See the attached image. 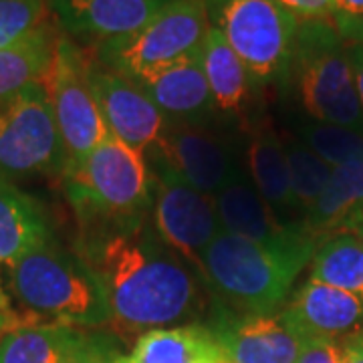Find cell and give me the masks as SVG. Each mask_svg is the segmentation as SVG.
Here are the masks:
<instances>
[{"instance_id": "cell-1", "label": "cell", "mask_w": 363, "mask_h": 363, "mask_svg": "<svg viewBox=\"0 0 363 363\" xmlns=\"http://www.w3.org/2000/svg\"><path fill=\"white\" fill-rule=\"evenodd\" d=\"M75 250L99 277L111 331L123 343L154 329L198 323L210 311L200 272L162 242L150 214L83 224Z\"/></svg>"}, {"instance_id": "cell-2", "label": "cell", "mask_w": 363, "mask_h": 363, "mask_svg": "<svg viewBox=\"0 0 363 363\" xmlns=\"http://www.w3.org/2000/svg\"><path fill=\"white\" fill-rule=\"evenodd\" d=\"M319 245L307 228L281 245H260L220 230L202 255L200 277L212 301L226 309L272 315L283 311L293 283Z\"/></svg>"}, {"instance_id": "cell-3", "label": "cell", "mask_w": 363, "mask_h": 363, "mask_svg": "<svg viewBox=\"0 0 363 363\" xmlns=\"http://www.w3.org/2000/svg\"><path fill=\"white\" fill-rule=\"evenodd\" d=\"M9 283L16 301L43 323L77 329L109 325V303L99 277L77 250L52 236L9 267Z\"/></svg>"}, {"instance_id": "cell-4", "label": "cell", "mask_w": 363, "mask_h": 363, "mask_svg": "<svg viewBox=\"0 0 363 363\" xmlns=\"http://www.w3.org/2000/svg\"><path fill=\"white\" fill-rule=\"evenodd\" d=\"M281 89H291L307 119L363 131V109L350 45L331 18L301 23L293 61Z\"/></svg>"}, {"instance_id": "cell-5", "label": "cell", "mask_w": 363, "mask_h": 363, "mask_svg": "<svg viewBox=\"0 0 363 363\" xmlns=\"http://www.w3.org/2000/svg\"><path fill=\"white\" fill-rule=\"evenodd\" d=\"M63 180L81 226L130 220L152 210L154 180L147 157L111 133L69 166Z\"/></svg>"}, {"instance_id": "cell-6", "label": "cell", "mask_w": 363, "mask_h": 363, "mask_svg": "<svg viewBox=\"0 0 363 363\" xmlns=\"http://www.w3.org/2000/svg\"><path fill=\"white\" fill-rule=\"evenodd\" d=\"M214 26L250 73L257 91L283 87L301 21L277 0H206Z\"/></svg>"}, {"instance_id": "cell-7", "label": "cell", "mask_w": 363, "mask_h": 363, "mask_svg": "<svg viewBox=\"0 0 363 363\" xmlns=\"http://www.w3.org/2000/svg\"><path fill=\"white\" fill-rule=\"evenodd\" d=\"M210 28L206 0H169L133 33L95 45V61L138 79L200 49Z\"/></svg>"}, {"instance_id": "cell-8", "label": "cell", "mask_w": 363, "mask_h": 363, "mask_svg": "<svg viewBox=\"0 0 363 363\" xmlns=\"http://www.w3.org/2000/svg\"><path fill=\"white\" fill-rule=\"evenodd\" d=\"M93 57L75 40L59 33L51 67L43 85L65 143L67 168L75 166L109 135L91 87ZM65 168V169H67Z\"/></svg>"}, {"instance_id": "cell-9", "label": "cell", "mask_w": 363, "mask_h": 363, "mask_svg": "<svg viewBox=\"0 0 363 363\" xmlns=\"http://www.w3.org/2000/svg\"><path fill=\"white\" fill-rule=\"evenodd\" d=\"M67 152L40 83L0 101V176L65 174Z\"/></svg>"}, {"instance_id": "cell-10", "label": "cell", "mask_w": 363, "mask_h": 363, "mask_svg": "<svg viewBox=\"0 0 363 363\" xmlns=\"http://www.w3.org/2000/svg\"><path fill=\"white\" fill-rule=\"evenodd\" d=\"M147 164L154 180L152 226L166 247L200 272L204 250L222 230L214 198L196 190L154 157H147Z\"/></svg>"}, {"instance_id": "cell-11", "label": "cell", "mask_w": 363, "mask_h": 363, "mask_svg": "<svg viewBox=\"0 0 363 363\" xmlns=\"http://www.w3.org/2000/svg\"><path fill=\"white\" fill-rule=\"evenodd\" d=\"M145 156L162 162L208 196L218 194L247 169L245 154L233 133L212 123L168 121L160 142Z\"/></svg>"}, {"instance_id": "cell-12", "label": "cell", "mask_w": 363, "mask_h": 363, "mask_svg": "<svg viewBox=\"0 0 363 363\" xmlns=\"http://www.w3.org/2000/svg\"><path fill=\"white\" fill-rule=\"evenodd\" d=\"M111 333L52 323H25L0 337V363H113Z\"/></svg>"}, {"instance_id": "cell-13", "label": "cell", "mask_w": 363, "mask_h": 363, "mask_svg": "<svg viewBox=\"0 0 363 363\" xmlns=\"http://www.w3.org/2000/svg\"><path fill=\"white\" fill-rule=\"evenodd\" d=\"M204 325L233 363H297L303 345L281 311L242 315L212 301Z\"/></svg>"}, {"instance_id": "cell-14", "label": "cell", "mask_w": 363, "mask_h": 363, "mask_svg": "<svg viewBox=\"0 0 363 363\" xmlns=\"http://www.w3.org/2000/svg\"><path fill=\"white\" fill-rule=\"evenodd\" d=\"M91 87L111 135L147 154L168 125L164 116L143 89L131 79L99 65L93 57Z\"/></svg>"}, {"instance_id": "cell-15", "label": "cell", "mask_w": 363, "mask_h": 363, "mask_svg": "<svg viewBox=\"0 0 363 363\" xmlns=\"http://www.w3.org/2000/svg\"><path fill=\"white\" fill-rule=\"evenodd\" d=\"M198 51L142 77L131 79L160 107L168 121L212 123L218 117Z\"/></svg>"}, {"instance_id": "cell-16", "label": "cell", "mask_w": 363, "mask_h": 363, "mask_svg": "<svg viewBox=\"0 0 363 363\" xmlns=\"http://www.w3.org/2000/svg\"><path fill=\"white\" fill-rule=\"evenodd\" d=\"M281 315L301 339L341 341L363 329V301L343 289L309 279L283 307Z\"/></svg>"}, {"instance_id": "cell-17", "label": "cell", "mask_w": 363, "mask_h": 363, "mask_svg": "<svg viewBox=\"0 0 363 363\" xmlns=\"http://www.w3.org/2000/svg\"><path fill=\"white\" fill-rule=\"evenodd\" d=\"M169 0H47L67 37L99 45L140 28Z\"/></svg>"}, {"instance_id": "cell-18", "label": "cell", "mask_w": 363, "mask_h": 363, "mask_svg": "<svg viewBox=\"0 0 363 363\" xmlns=\"http://www.w3.org/2000/svg\"><path fill=\"white\" fill-rule=\"evenodd\" d=\"M247 135L245 164L248 178L281 224L301 226L303 216L298 212L291 188V172L283 147V138L264 117L252 123Z\"/></svg>"}, {"instance_id": "cell-19", "label": "cell", "mask_w": 363, "mask_h": 363, "mask_svg": "<svg viewBox=\"0 0 363 363\" xmlns=\"http://www.w3.org/2000/svg\"><path fill=\"white\" fill-rule=\"evenodd\" d=\"M198 52L216 105V116L222 117L226 123H236L240 131L248 133L257 121L248 116L257 95V87L248 69L214 26L208 28Z\"/></svg>"}, {"instance_id": "cell-20", "label": "cell", "mask_w": 363, "mask_h": 363, "mask_svg": "<svg viewBox=\"0 0 363 363\" xmlns=\"http://www.w3.org/2000/svg\"><path fill=\"white\" fill-rule=\"evenodd\" d=\"M212 198L220 228L234 236L260 245H281L305 230V224L285 226L279 222L250 182L247 169Z\"/></svg>"}, {"instance_id": "cell-21", "label": "cell", "mask_w": 363, "mask_h": 363, "mask_svg": "<svg viewBox=\"0 0 363 363\" xmlns=\"http://www.w3.org/2000/svg\"><path fill=\"white\" fill-rule=\"evenodd\" d=\"M303 224L321 242L335 234H355L363 238V160L333 168L325 190Z\"/></svg>"}, {"instance_id": "cell-22", "label": "cell", "mask_w": 363, "mask_h": 363, "mask_svg": "<svg viewBox=\"0 0 363 363\" xmlns=\"http://www.w3.org/2000/svg\"><path fill=\"white\" fill-rule=\"evenodd\" d=\"M113 363H233L204 323L154 329L133 341Z\"/></svg>"}, {"instance_id": "cell-23", "label": "cell", "mask_w": 363, "mask_h": 363, "mask_svg": "<svg viewBox=\"0 0 363 363\" xmlns=\"http://www.w3.org/2000/svg\"><path fill=\"white\" fill-rule=\"evenodd\" d=\"M51 236L47 214L39 202L0 176V262L13 267Z\"/></svg>"}, {"instance_id": "cell-24", "label": "cell", "mask_w": 363, "mask_h": 363, "mask_svg": "<svg viewBox=\"0 0 363 363\" xmlns=\"http://www.w3.org/2000/svg\"><path fill=\"white\" fill-rule=\"evenodd\" d=\"M59 33L47 21L25 39L0 49V101H6L33 83H40L51 67Z\"/></svg>"}, {"instance_id": "cell-25", "label": "cell", "mask_w": 363, "mask_h": 363, "mask_svg": "<svg viewBox=\"0 0 363 363\" xmlns=\"http://www.w3.org/2000/svg\"><path fill=\"white\" fill-rule=\"evenodd\" d=\"M311 279L343 289L363 301V238L335 234L325 238L311 260Z\"/></svg>"}, {"instance_id": "cell-26", "label": "cell", "mask_w": 363, "mask_h": 363, "mask_svg": "<svg viewBox=\"0 0 363 363\" xmlns=\"http://www.w3.org/2000/svg\"><path fill=\"white\" fill-rule=\"evenodd\" d=\"M283 147H285L289 172H291L293 196H295L298 212L305 222L307 214L317 204L319 196L331 178L333 166H329L325 160H321L313 150H309L305 143L297 140L295 135H291L289 131H286V135H283Z\"/></svg>"}, {"instance_id": "cell-27", "label": "cell", "mask_w": 363, "mask_h": 363, "mask_svg": "<svg viewBox=\"0 0 363 363\" xmlns=\"http://www.w3.org/2000/svg\"><path fill=\"white\" fill-rule=\"evenodd\" d=\"M289 133L301 140L333 168L363 160V131L301 119Z\"/></svg>"}, {"instance_id": "cell-28", "label": "cell", "mask_w": 363, "mask_h": 363, "mask_svg": "<svg viewBox=\"0 0 363 363\" xmlns=\"http://www.w3.org/2000/svg\"><path fill=\"white\" fill-rule=\"evenodd\" d=\"M47 0H0V49H6L47 23Z\"/></svg>"}, {"instance_id": "cell-29", "label": "cell", "mask_w": 363, "mask_h": 363, "mask_svg": "<svg viewBox=\"0 0 363 363\" xmlns=\"http://www.w3.org/2000/svg\"><path fill=\"white\" fill-rule=\"evenodd\" d=\"M331 23L347 45H363V0H333Z\"/></svg>"}, {"instance_id": "cell-30", "label": "cell", "mask_w": 363, "mask_h": 363, "mask_svg": "<svg viewBox=\"0 0 363 363\" xmlns=\"http://www.w3.org/2000/svg\"><path fill=\"white\" fill-rule=\"evenodd\" d=\"M297 363H341V345L333 339L305 337Z\"/></svg>"}, {"instance_id": "cell-31", "label": "cell", "mask_w": 363, "mask_h": 363, "mask_svg": "<svg viewBox=\"0 0 363 363\" xmlns=\"http://www.w3.org/2000/svg\"><path fill=\"white\" fill-rule=\"evenodd\" d=\"M277 2L293 16H297L301 23L331 18L333 13V0H277Z\"/></svg>"}, {"instance_id": "cell-32", "label": "cell", "mask_w": 363, "mask_h": 363, "mask_svg": "<svg viewBox=\"0 0 363 363\" xmlns=\"http://www.w3.org/2000/svg\"><path fill=\"white\" fill-rule=\"evenodd\" d=\"M341 363H363V333L362 329L350 337L341 339Z\"/></svg>"}, {"instance_id": "cell-33", "label": "cell", "mask_w": 363, "mask_h": 363, "mask_svg": "<svg viewBox=\"0 0 363 363\" xmlns=\"http://www.w3.org/2000/svg\"><path fill=\"white\" fill-rule=\"evenodd\" d=\"M350 59L355 75V85L359 93V104L363 109V45H350Z\"/></svg>"}, {"instance_id": "cell-34", "label": "cell", "mask_w": 363, "mask_h": 363, "mask_svg": "<svg viewBox=\"0 0 363 363\" xmlns=\"http://www.w3.org/2000/svg\"><path fill=\"white\" fill-rule=\"evenodd\" d=\"M18 325H23V321H18L13 313L0 311V337H2L6 331H11V329H14V327H18Z\"/></svg>"}, {"instance_id": "cell-35", "label": "cell", "mask_w": 363, "mask_h": 363, "mask_svg": "<svg viewBox=\"0 0 363 363\" xmlns=\"http://www.w3.org/2000/svg\"><path fill=\"white\" fill-rule=\"evenodd\" d=\"M0 311L11 313V301L6 297L4 289H2V281H0Z\"/></svg>"}, {"instance_id": "cell-36", "label": "cell", "mask_w": 363, "mask_h": 363, "mask_svg": "<svg viewBox=\"0 0 363 363\" xmlns=\"http://www.w3.org/2000/svg\"><path fill=\"white\" fill-rule=\"evenodd\" d=\"M362 333H363V329H362Z\"/></svg>"}]
</instances>
